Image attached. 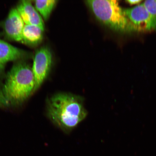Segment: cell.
Here are the masks:
<instances>
[{
	"label": "cell",
	"instance_id": "3957f363",
	"mask_svg": "<svg viewBox=\"0 0 156 156\" xmlns=\"http://www.w3.org/2000/svg\"><path fill=\"white\" fill-rule=\"evenodd\" d=\"M97 19L111 29L118 32H140L124 14L116 0H89L86 1Z\"/></svg>",
	"mask_w": 156,
	"mask_h": 156
},
{
	"label": "cell",
	"instance_id": "4fadbf2b",
	"mask_svg": "<svg viewBox=\"0 0 156 156\" xmlns=\"http://www.w3.org/2000/svg\"><path fill=\"white\" fill-rule=\"evenodd\" d=\"M126 2L130 5H135L140 3L142 2V1L141 0H128V1H126Z\"/></svg>",
	"mask_w": 156,
	"mask_h": 156
},
{
	"label": "cell",
	"instance_id": "30bf717a",
	"mask_svg": "<svg viewBox=\"0 0 156 156\" xmlns=\"http://www.w3.org/2000/svg\"><path fill=\"white\" fill-rule=\"evenodd\" d=\"M57 1L56 0L35 1V8L45 20L49 17Z\"/></svg>",
	"mask_w": 156,
	"mask_h": 156
},
{
	"label": "cell",
	"instance_id": "5b68a950",
	"mask_svg": "<svg viewBox=\"0 0 156 156\" xmlns=\"http://www.w3.org/2000/svg\"><path fill=\"white\" fill-rule=\"evenodd\" d=\"M123 10L140 32L156 31V17L147 11L143 3L132 8L123 9Z\"/></svg>",
	"mask_w": 156,
	"mask_h": 156
},
{
	"label": "cell",
	"instance_id": "7c38bea8",
	"mask_svg": "<svg viewBox=\"0 0 156 156\" xmlns=\"http://www.w3.org/2000/svg\"><path fill=\"white\" fill-rule=\"evenodd\" d=\"M7 105L4 97L1 91H0V106L2 105Z\"/></svg>",
	"mask_w": 156,
	"mask_h": 156
},
{
	"label": "cell",
	"instance_id": "277c9868",
	"mask_svg": "<svg viewBox=\"0 0 156 156\" xmlns=\"http://www.w3.org/2000/svg\"><path fill=\"white\" fill-rule=\"evenodd\" d=\"M52 62V55L48 48L43 47L36 52L32 68L35 82V91L41 87L47 77L51 68Z\"/></svg>",
	"mask_w": 156,
	"mask_h": 156
},
{
	"label": "cell",
	"instance_id": "6da1fadb",
	"mask_svg": "<svg viewBox=\"0 0 156 156\" xmlns=\"http://www.w3.org/2000/svg\"><path fill=\"white\" fill-rule=\"evenodd\" d=\"M49 119L60 129L69 132L86 118L87 112L81 97L69 93L55 94L48 99Z\"/></svg>",
	"mask_w": 156,
	"mask_h": 156
},
{
	"label": "cell",
	"instance_id": "7a4b0ae2",
	"mask_svg": "<svg viewBox=\"0 0 156 156\" xmlns=\"http://www.w3.org/2000/svg\"><path fill=\"white\" fill-rule=\"evenodd\" d=\"M32 68L23 62L15 64L8 73L2 94L8 104L20 105L35 92Z\"/></svg>",
	"mask_w": 156,
	"mask_h": 156
},
{
	"label": "cell",
	"instance_id": "ba28073f",
	"mask_svg": "<svg viewBox=\"0 0 156 156\" xmlns=\"http://www.w3.org/2000/svg\"><path fill=\"white\" fill-rule=\"evenodd\" d=\"M24 55L22 50L0 40V63L4 65L8 62L18 60Z\"/></svg>",
	"mask_w": 156,
	"mask_h": 156
},
{
	"label": "cell",
	"instance_id": "9c48e42d",
	"mask_svg": "<svg viewBox=\"0 0 156 156\" xmlns=\"http://www.w3.org/2000/svg\"><path fill=\"white\" fill-rule=\"evenodd\" d=\"M44 31L36 25L25 24L22 32L23 43L31 45L38 44L42 40Z\"/></svg>",
	"mask_w": 156,
	"mask_h": 156
},
{
	"label": "cell",
	"instance_id": "5bb4252c",
	"mask_svg": "<svg viewBox=\"0 0 156 156\" xmlns=\"http://www.w3.org/2000/svg\"><path fill=\"white\" fill-rule=\"evenodd\" d=\"M4 68V66L3 64L0 63V78H1V75L3 71Z\"/></svg>",
	"mask_w": 156,
	"mask_h": 156
},
{
	"label": "cell",
	"instance_id": "8992f818",
	"mask_svg": "<svg viewBox=\"0 0 156 156\" xmlns=\"http://www.w3.org/2000/svg\"><path fill=\"white\" fill-rule=\"evenodd\" d=\"M25 24L16 8L11 9L4 24L6 35L13 40L23 43L22 32Z\"/></svg>",
	"mask_w": 156,
	"mask_h": 156
},
{
	"label": "cell",
	"instance_id": "52a82bcc",
	"mask_svg": "<svg viewBox=\"0 0 156 156\" xmlns=\"http://www.w3.org/2000/svg\"><path fill=\"white\" fill-rule=\"evenodd\" d=\"M16 9L25 24L36 25L44 30L43 20L30 1H21Z\"/></svg>",
	"mask_w": 156,
	"mask_h": 156
},
{
	"label": "cell",
	"instance_id": "8fae6325",
	"mask_svg": "<svg viewBox=\"0 0 156 156\" xmlns=\"http://www.w3.org/2000/svg\"><path fill=\"white\" fill-rule=\"evenodd\" d=\"M147 11L156 17V0H148L143 3Z\"/></svg>",
	"mask_w": 156,
	"mask_h": 156
}]
</instances>
